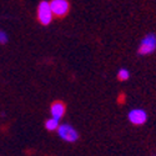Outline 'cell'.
Returning <instances> with one entry per match:
<instances>
[{"label": "cell", "instance_id": "6da1fadb", "mask_svg": "<svg viewBox=\"0 0 156 156\" xmlns=\"http://www.w3.org/2000/svg\"><path fill=\"white\" fill-rule=\"evenodd\" d=\"M155 50H156V34L150 33L142 37L137 49V54L141 56H146L154 54Z\"/></svg>", "mask_w": 156, "mask_h": 156}, {"label": "cell", "instance_id": "7a4b0ae2", "mask_svg": "<svg viewBox=\"0 0 156 156\" xmlns=\"http://www.w3.org/2000/svg\"><path fill=\"white\" fill-rule=\"evenodd\" d=\"M56 131H58L59 137L66 142H75L79 140V133H77V130L69 124H59Z\"/></svg>", "mask_w": 156, "mask_h": 156}, {"label": "cell", "instance_id": "3957f363", "mask_svg": "<svg viewBox=\"0 0 156 156\" xmlns=\"http://www.w3.org/2000/svg\"><path fill=\"white\" fill-rule=\"evenodd\" d=\"M54 19L53 10L50 8L49 2H41L37 6V20L43 25H49Z\"/></svg>", "mask_w": 156, "mask_h": 156}, {"label": "cell", "instance_id": "277c9868", "mask_svg": "<svg viewBox=\"0 0 156 156\" xmlns=\"http://www.w3.org/2000/svg\"><path fill=\"white\" fill-rule=\"evenodd\" d=\"M49 4L51 10H53L54 16L58 18L65 16L70 10V3L68 0H51V2H49Z\"/></svg>", "mask_w": 156, "mask_h": 156}, {"label": "cell", "instance_id": "5b68a950", "mask_svg": "<svg viewBox=\"0 0 156 156\" xmlns=\"http://www.w3.org/2000/svg\"><path fill=\"white\" fill-rule=\"evenodd\" d=\"M127 119L133 125L140 126L147 121V112L144 109H133L127 114Z\"/></svg>", "mask_w": 156, "mask_h": 156}, {"label": "cell", "instance_id": "8992f818", "mask_svg": "<svg viewBox=\"0 0 156 156\" xmlns=\"http://www.w3.org/2000/svg\"><path fill=\"white\" fill-rule=\"evenodd\" d=\"M65 111H66V106H65V104L61 101H55L51 104V106H50L51 118H55L58 120H60L65 115Z\"/></svg>", "mask_w": 156, "mask_h": 156}, {"label": "cell", "instance_id": "52a82bcc", "mask_svg": "<svg viewBox=\"0 0 156 156\" xmlns=\"http://www.w3.org/2000/svg\"><path fill=\"white\" fill-rule=\"evenodd\" d=\"M58 126H59V120L55 118H50L45 121V129L48 131H56Z\"/></svg>", "mask_w": 156, "mask_h": 156}, {"label": "cell", "instance_id": "ba28073f", "mask_svg": "<svg viewBox=\"0 0 156 156\" xmlns=\"http://www.w3.org/2000/svg\"><path fill=\"white\" fill-rule=\"evenodd\" d=\"M118 79H119L120 81H126V80H129V79H130V71H129L127 69H125V68L120 69V70L118 71Z\"/></svg>", "mask_w": 156, "mask_h": 156}, {"label": "cell", "instance_id": "9c48e42d", "mask_svg": "<svg viewBox=\"0 0 156 156\" xmlns=\"http://www.w3.org/2000/svg\"><path fill=\"white\" fill-rule=\"evenodd\" d=\"M8 40H9L8 34H6L4 30H0V44L4 45V44H6V43H8Z\"/></svg>", "mask_w": 156, "mask_h": 156}]
</instances>
